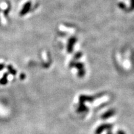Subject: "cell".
<instances>
[{"label": "cell", "instance_id": "cell-2", "mask_svg": "<svg viewBox=\"0 0 134 134\" xmlns=\"http://www.w3.org/2000/svg\"><path fill=\"white\" fill-rule=\"evenodd\" d=\"M31 6H32V3L31 1H27V2L25 3L24 6H23V8H22L21 12L19 13L20 16H25L26 14H27V13L30 11V10H31Z\"/></svg>", "mask_w": 134, "mask_h": 134}, {"label": "cell", "instance_id": "cell-4", "mask_svg": "<svg viewBox=\"0 0 134 134\" xmlns=\"http://www.w3.org/2000/svg\"><path fill=\"white\" fill-rule=\"evenodd\" d=\"M129 10L130 11L134 10V0H130V6L129 8Z\"/></svg>", "mask_w": 134, "mask_h": 134}, {"label": "cell", "instance_id": "cell-6", "mask_svg": "<svg viewBox=\"0 0 134 134\" xmlns=\"http://www.w3.org/2000/svg\"><path fill=\"white\" fill-rule=\"evenodd\" d=\"M3 67H4V65H3V64H0V70L2 69Z\"/></svg>", "mask_w": 134, "mask_h": 134}, {"label": "cell", "instance_id": "cell-5", "mask_svg": "<svg viewBox=\"0 0 134 134\" xmlns=\"http://www.w3.org/2000/svg\"><path fill=\"white\" fill-rule=\"evenodd\" d=\"M81 55H82V53L81 52L76 53V55H75V59H78V58H80V57H81Z\"/></svg>", "mask_w": 134, "mask_h": 134}, {"label": "cell", "instance_id": "cell-3", "mask_svg": "<svg viewBox=\"0 0 134 134\" xmlns=\"http://www.w3.org/2000/svg\"><path fill=\"white\" fill-rule=\"evenodd\" d=\"M118 6L119 8H120V9H122V10H124L125 8H126V6H125V4H124V3L122 2H120L118 4Z\"/></svg>", "mask_w": 134, "mask_h": 134}, {"label": "cell", "instance_id": "cell-1", "mask_svg": "<svg viewBox=\"0 0 134 134\" xmlns=\"http://www.w3.org/2000/svg\"><path fill=\"white\" fill-rule=\"evenodd\" d=\"M77 41V38L75 37H71L68 40V43H67V52L68 53H71L73 50L75 44Z\"/></svg>", "mask_w": 134, "mask_h": 134}]
</instances>
